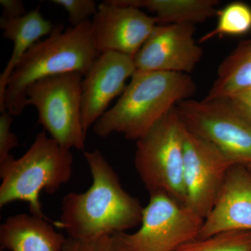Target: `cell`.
Instances as JSON below:
<instances>
[{
	"instance_id": "obj_1",
	"label": "cell",
	"mask_w": 251,
	"mask_h": 251,
	"mask_svg": "<svg viewBox=\"0 0 251 251\" xmlns=\"http://www.w3.org/2000/svg\"><path fill=\"white\" fill-rule=\"evenodd\" d=\"M92 184L84 193H69L62 203L59 228L69 238L89 240L125 232L141 224L143 208L122 187L118 175L99 150L84 153Z\"/></svg>"
},
{
	"instance_id": "obj_2",
	"label": "cell",
	"mask_w": 251,
	"mask_h": 251,
	"mask_svg": "<svg viewBox=\"0 0 251 251\" xmlns=\"http://www.w3.org/2000/svg\"><path fill=\"white\" fill-rule=\"evenodd\" d=\"M196 90L188 74L136 70L117 103L94 124V132L100 138L120 133L137 141Z\"/></svg>"
},
{
	"instance_id": "obj_3",
	"label": "cell",
	"mask_w": 251,
	"mask_h": 251,
	"mask_svg": "<svg viewBox=\"0 0 251 251\" xmlns=\"http://www.w3.org/2000/svg\"><path fill=\"white\" fill-rule=\"evenodd\" d=\"M100 55L91 21L66 29L55 25L46 39L26 52L11 74L5 94L6 111L13 117L22 114L27 107V90L36 81L68 73L84 76Z\"/></svg>"
},
{
	"instance_id": "obj_4",
	"label": "cell",
	"mask_w": 251,
	"mask_h": 251,
	"mask_svg": "<svg viewBox=\"0 0 251 251\" xmlns=\"http://www.w3.org/2000/svg\"><path fill=\"white\" fill-rule=\"evenodd\" d=\"M73 162L70 150L43 130L22 156H11L0 163V207L16 201L27 202L31 214L58 227L59 221H51L43 212L39 195L43 191L53 194L69 182Z\"/></svg>"
},
{
	"instance_id": "obj_5",
	"label": "cell",
	"mask_w": 251,
	"mask_h": 251,
	"mask_svg": "<svg viewBox=\"0 0 251 251\" xmlns=\"http://www.w3.org/2000/svg\"><path fill=\"white\" fill-rule=\"evenodd\" d=\"M185 128L175 107L137 140L134 163L150 196L162 193L186 205Z\"/></svg>"
},
{
	"instance_id": "obj_6",
	"label": "cell",
	"mask_w": 251,
	"mask_h": 251,
	"mask_svg": "<svg viewBox=\"0 0 251 251\" xmlns=\"http://www.w3.org/2000/svg\"><path fill=\"white\" fill-rule=\"evenodd\" d=\"M83 75L68 73L41 79L27 90V106L37 110L38 124L62 148L84 150L81 120Z\"/></svg>"
},
{
	"instance_id": "obj_7",
	"label": "cell",
	"mask_w": 251,
	"mask_h": 251,
	"mask_svg": "<svg viewBox=\"0 0 251 251\" xmlns=\"http://www.w3.org/2000/svg\"><path fill=\"white\" fill-rule=\"evenodd\" d=\"M185 126L212 144L232 166L251 165V123L226 100H187L176 105Z\"/></svg>"
},
{
	"instance_id": "obj_8",
	"label": "cell",
	"mask_w": 251,
	"mask_h": 251,
	"mask_svg": "<svg viewBox=\"0 0 251 251\" xmlns=\"http://www.w3.org/2000/svg\"><path fill=\"white\" fill-rule=\"evenodd\" d=\"M204 219L187 206L162 193L150 195L140 228L120 232L126 251H175L197 239Z\"/></svg>"
},
{
	"instance_id": "obj_9",
	"label": "cell",
	"mask_w": 251,
	"mask_h": 251,
	"mask_svg": "<svg viewBox=\"0 0 251 251\" xmlns=\"http://www.w3.org/2000/svg\"><path fill=\"white\" fill-rule=\"evenodd\" d=\"M185 128L186 205L204 219L215 204L227 172L233 166L212 144Z\"/></svg>"
},
{
	"instance_id": "obj_10",
	"label": "cell",
	"mask_w": 251,
	"mask_h": 251,
	"mask_svg": "<svg viewBox=\"0 0 251 251\" xmlns=\"http://www.w3.org/2000/svg\"><path fill=\"white\" fill-rule=\"evenodd\" d=\"M194 25H157L133 57L143 72L190 74L202 58V49L194 40Z\"/></svg>"
},
{
	"instance_id": "obj_11",
	"label": "cell",
	"mask_w": 251,
	"mask_h": 251,
	"mask_svg": "<svg viewBox=\"0 0 251 251\" xmlns=\"http://www.w3.org/2000/svg\"><path fill=\"white\" fill-rule=\"evenodd\" d=\"M92 22V35L100 54L116 52L134 57L158 25L155 17L133 6L99 4Z\"/></svg>"
},
{
	"instance_id": "obj_12",
	"label": "cell",
	"mask_w": 251,
	"mask_h": 251,
	"mask_svg": "<svg viewBox=\"0 0 251 251\" xmlns=\"http://www.w3.org/2000/svg\"><path fill=\"white\" fill-rule=\"evenodd\" d=\"M135 71L133 57L119 52H104L94 62L82 84L81 120L86 136L112 100L122 95Z\"/></svg>"
},
{
	"instance_id": "obj_13",
	"label": "cell",
	"mask_w": 251,
	"mask_h": 251,
	"mask_svg": "<svg viewBox=\"0 0 251 251\" xmlns=\"http://www.w3.org/2000/svg\"><path fill=\"white\" fill-rule=\"evenodd\" d=\"M235 230H251V172L242 165L229 168L198 238Z\"/></svg>"
},
{
	"instance_id": "obj_14",
	"label": "cell",
	"mask_w": 251,
	"mask_h": 251,
	"mask_svg": "<svg viewBox=\"0 0 251 251\" xmlns=\"http://www.w3.org/2000/svg\"><path fill=\"white\" fill-rule=\"evenodd\" d=\"M53 225L32 214L10 216L0 226V247L9 251H62L67 239Z\"/></svg>"
},
{
	"instance_id": "obj_15",
	"label": "cell",
	"mask_w": 251,
	"mask_h": 251,
	"mask_svg": "<svg viewBox=\"0 0 251 251\" xmlns=\"http://www.w3.org/2000/svg\"><path fill=\"white\" fill-rule=\"evenodd\" d=\"M55 25L46 20L41 14L39 8L18 18L1 17L0 27L3 37L13 43V51L4 71L0 75V112H6L5 108V94L8 82L15 69L26 52L41 38L49 36Z\"/></svg>"
},
{
	"instance_id": "obj_16",
	"label": "cell",
	"mask_w": 251,
	"mask_h": 251,
	"mask_svg": "<svg viewBox=\"0 0 251 251\" xmlns=\"http://www.w3.org/2000/svg\"><path fill=\"white\" fill-rule=\"evenodd\" d=\"M113 4L146 9L161 24H193L217 16L216 0H110Z\"/></svg>"
},
{
	"instance_id": "obj_17",
	"label": "cell",
	"mask_w": 251,
	"mask_h": 251,
	"mask_svg": "<svg viewBox=\"0 0 251 251\" xmlns=\"http://www.w3.org/2000/svg\"><path fill=\"white\" fill-rule=\"evenodd\" d=\"M249 89H251V39L240 43L220 64L217 78L204 99H228Z\"/></svg>"
},
{
	"instance_id": "obj_18",
	"label": "cell",
	"mask_w": 251,
	"mask_h": 251,
	"mask_svg": "<svg viewBox=\"0 0 251 251\" xmlns=\"http://www.w3.org/2000/svg\"><path fill=\"white\" fill-rule=\"evenodd\" d=\"M215 29L201 38V43L216 36H239L251 30V8L243 2H232L219 10Z\"/></svg>"
},
{
	"instance_id": "obj_19",
	"label": "cell",
	"mask_w": 251,
	"mask_h": 251,
	"mask_svg": "<svg viewBox=\"0 0 251 251\" xmlns=\"http://www.w3.org/2000/svg\"><path fill=\"white\" fill-rule=\"evenodd\" d=\"M175 251H251V230L226 231L193 239Z\"/></svg>"
},
{
	"instance_id": "obj_20",
	"label": "cell",
	"mask_w": 251,
	"mask_h": 251,
	"mask_svg": "<svg viewBox=\"0 0 251 251\" xmlns=\"http://www.w3.org/2000/svg\"><path fill=\"white\" fill-rule=\"evenodd\" d=\"M62 251H126L121 234L103 236L89 239L77 240L67 238Z\"/></svg>"
},
{
	"instance_id": "obj_21",
	"label": "cell",
	"mask_w": 251,
	"mask_h": 251,
	"mask_svg": "<svg viewBox=\"0 0 251 251\" xmlns=\"http://www.w3.org/2000/svg\"><path fill=\"white\" fill-rule=\"evenodd\" d=\"M51 2L65 9L74 27L90 21L98 11L99 5L94 0H52Z\"/></svg>"
},
{
	"instance_id": "obj_22",
	"label": "cell",
	"mask_w": 251,
	"mask_h": 251,
	"mask_svg": "<svg viewBox=\"0 0 251 251\" xmlns=\"http://www.w3.org/2000/svg\"><path fill=\"white\" fill-rule=\"evenodd\" d=\"M13 116L7 111L0 115V163L11 157V151L18 146L17 136L11 130Z\"/></svg>"
},
{
	"instance_id": "obj_23",
	"label": "cell",
	"mask_w": 251,
	"mask_h": 251,
	"mask_svg": "<svg viewBox=\"0 0 251 251\" xmlns=\"http://www.w3.org/2000/svg\"><path fill=\"white\" fill-rule=\"evenodd\" d=\"M251 123V89L224 99Z\"/></svg>"
},
{
	"instance_id": "obj_24",
	"label": "cell",
	"mask_w": 251,
	"mask_h": 251,
	"mask_svg": "<svg viewBox=\"0 0 251 251\" xmlns=\"http://www.w3.org/2000/svg\"><path fill=\"white\" fill-rule=\"evenodd\" d=\"M0 4L2 7V17L18 18L27 14L24 3L21 0H1Z\"/></svg>"
},
{
	"instance_id": "obj_25",
	"label": "cell",
	"mask_w": 251,
	"mask_h": 251,
	"mask_svg": "<svg viewBox=\"0 0 251 251\" xmlns=\"http://www.w3.org/2000/svg\"><path fill=\"white\" fill-rule=\"evenodd\" d=\"M247 167L249 168V171L251 172V165H250V166H247Z\"/></svg>"
}]
</instances>
